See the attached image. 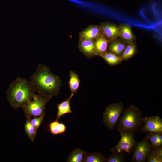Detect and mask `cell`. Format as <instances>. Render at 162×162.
Returning a JSON list of instances; mask_svg holds the SVG:
<instances>
[{
	"label": "cell",
	"mask_w": 162,
	"mask_h": 162,
	"mask_svg": "<svg viewBox=\"0 0 162 162\" xmlns=\"http://www.w3.org/2000/svg\"><path fill=\"white\" fill-rule=\"evenodd\" d=\"M49 128L50 132L53 135L63 134L67 130V127L65 124L59 122L56 120L50 123Z\"/></svg>",
	"instance_id": "obj_17"
},
{
	"label": "cell",
	"mask_w": 162,
	"mask_h": 162,
	"mask_svg": "<svg viewBox=\"0 0 162 162\" xmlns=\"http://www.w3.org/2000/svg\"><path fill=\"white\" fill-rule=\"evenodd\" d=\"M36 94L30 81L20 77H16L11 82L6 92L8 100L15 110L22 108Z\"/></svg>",
	"instance_id": "obj_2"
},
{
	"label": "cell",
	"mask_w": 162,
	"mask_h": 162,
	"mask_svg": "<svg viewBox=\"0 0 162 162\" xmlns=\"http://www.w3.org/2000/svg\"><path fill=\"white\" fill-rule=\"evenodd\" d=\"M146 133V137L150 141L152 148H161L158 145L157 133L147 132Z\"/></svg>",
	"instance_id": "obj_25"
},
{
	"label": "cell",
	"mask_w": 162,
	"mask_h": 162,
	"mask_svg": "<svg viewBox=\"0 0 162 162\" xmlns=\"http://www.w3.org/2000/svg\"><path fill=\"white\" fill-rule=\"evenodd\" d=\"M45 115L33 117L32 119H28L30 122L38 131L43 121Z\"/></svg>",
	"instance_id": "obj_26"
},
{
	"label": "cell",
	"mask_w": 162,
	"mask_h": 162,
	"mask_svg": "<svg viewBox=\"0 0 162 162\" xmlns=\"http://www.w3.org/2000/svg\"><path fill=\"white\" fill-rule=\"evenodd\" d=\"M87 153L82 150L76 148L69 155L67 162H83Z\"/></svg>",
	"instance_id": "obj_18"
},
{
	"label": "cell",
	"mask_w": 162,
	"mask_h": 162,
	"mask_svg": "<svg viewBox=\"0 0 162 162\" xmlns=\"http://www.w3.org/2000/svg\"><path fill=\"white\" fill-rule=\"evenodd\" d=\"M119 36L126 43L130 44L134 43L135 37L130 27L128 25H123L119 27Z\"/></svg>",
	"instance_id": "obj_13"
},
{
	"label": "cell",
	"mask_w": 162,
	"mask_h": 162,
	"mask_svg": "<svg viewBox=\"0 0 162 162\" xmlns=\"http://www.w3.org/2000/svg\"><path fill=\"white\" fill-rule=\"evenodd\" d=\"M51 98L40 94H37L31 101L22 108L27 119L45 115L46 105Z\"/></svg>",
	"instance_id": "obj_4"
},
{
	"label": "cell",
	"mask_w": 162,
	"mask_h": 162,
	"mask_svg": "<svg viewBox=\"0 0 162 162\" xmlns=\"http://www.w3.org/2000/svg\"><path fill=\"white\" fill-rule=\"evenodd\" d=\"M117 130L121 135V139L116 146L110 148V151L126 152L130 154L136 142L134 137L135 134L122 130Z\"/></svg>",
	"instance_id": "obj_7"
},
{
	"label": "cell",
	"mask_w": 162,
	"mask_h": 162,
	"mask_svg": "<svg viewBox=\"0 0 162 162\" xmlns=\"http://www.w3.org/2000/svg\"><path fill=\"white\" fill-rule=\"evenodd\" d=\"M152 149L150 141L146 136L140 142H136L134 146L132 157L130 162H146Z\"/></svg>",
	"instance_id": "obj_6"
},
{
	"label": "cell",
	"mask_w": 162,
	"mask_h": 162,
	"mask_svg": "<svg viewBox=\"0 0 162 162\" xmlns=\"http://www.w3.org/2000/svg\"><path fill=\"white\" fill-rule=\"evenodd\" d=\"M74 95L71 94L70 97L67 100L59 104L57 106L58 112L56 117V120H58L65 114L73 113L71 110L70 101Z\"/></svg>",
	"instance_id": "obj_11"
},
{
	"label": "cell",
	"mask_w": 162,
	"mask_h": 162,
	"mask_svg": "<svg viewBox=\"0 0 162 162\" xmlns=\"http://www.w3.org/2000/svg\"><path fill=\"white\" fill-rule=\"evenodd\" d=\"M124 107L122 102L112 103L106 106L103 114V121L109 130H111L114 128L124 109Z\"/></svg>",
	"instance_id": "obj_5"
},
{
	"label": "cell",
	"mask_w": 162,
	"mask_h": 162,
	"mask_svg": "<svg viewBox=\"0 0 162 162\" xmlns=\"http://www.w3.org/2000/svg\"><path fill=\"white\" fill-rule=\"evenodd\" d=\"M162 134L157 133V136L159 146L162 147Z\"/></svg>",
	"instance_id": "obj_27"
},
{
	"label": "cell",
	"mask_w": 162,
	"mask_h": 162,
	"mask_svg": "<svg viewBox=\"0 0 162 162\" xmlns=\"http://www.w3.org/2000/svg\"><path fill=\"white\" fill-rule=\"evenodd\" d=\"M108 41L102 35L96 38L95 42L96 55L100 56L106 53L108 46Z\"/></svg>",
	"instance_id": "obj_14"
},
{
	"label": "cell",
	"mask_w": 162,
	"mask_h": 162,
	"mask_svg": "<svg viewBox=\"0 0 162 162\" xmlns=\"http://www.w3.org/2000/svg\"><path fill=\"white\" fill-rule=\"evenodd\" d=\"M25 130L26 133L32 142H34L35 139L37 130L34 127L27 119L24 125Z\"/></svg>",
	"instance_id": "obj_23"
},
{
	"label": "cell",
	"mask_w": 162,
	"mask_h": 162,
	"mask_svg": "<svg viewBox=\"0 0 162 162\" xmlns=\"http://www.w3.org/2000/svg\"><path fill=\"white\" fill-rule=\"evenodd\" d=\"M79 48L81 52L89 58L96 55L95 42L93 40L80 39Z\"/></svg>",
	"instance_id": "obj_10"
},
{
	"label": "cell",
	"mask_w": 162,
	"mask_h": 162,
	"mask_svg": "<svg viewBox=\"0 0 162 162\" xmlns=\"http://www.w3.org/2000/svg\"><path fill=\"white\" fill-rule=\"evenodd\" d=\"M30 81L38 94L52 98L56 96L62 83L60 77L52 73L46 65L38 64Z\"/></svg>",
	"instance_id": "obj_1"
},
{
	"label": "cell",
	"mask_w": 162,
	"mask_h": 162,
	"mask_svg": "<svg viewBox=\"0 0 162 162\" xmlns=\"http://www.w3.org/2000/svg\"><path fill=\"white\" fill-rule=\"evenodd\" d=\"M119 119L117 128L120 130L135 134L143 124L142 113L139 108L132 105L124 109Z\"/></svg>",
	"instance_id": "obj_3"
},
{
	"label": "cell",
	"mask_w": 162,
	"mask_h": 162,
	"mask_svg": "<svg viewBox=\"0 0 162 162\" xmlns=\"http://www.w3.org/2000/svg\"><path fill=\"white\" fill-rule=\"evenodd\" d=\"M136 52V47L134 43L129 44L126 46L121 56L122 60H127L132 58Z\"/></svg>",
	"instance_id": "obj_21"
},
{
	"label": "cell",
	"mask_w": 162,
	"mask_h": 162,
	"mask_svg": "<svg viewBox=\"0 0 162 162\" xmlns=\"http://www.w3.org/2000/svg\"><path fill=\"white\" fill-rule=\"evenodd\" d=\"M107 158V162H123L125 161V154L124 152H114Z\"/></svg>",
	"instance_id": "obj_24"
},
{
	"label": "cell",
	"mask_w": 162,
	"mask_h": 162,
	"mask_svg": "<svg viewBox=\"0 0 162 162\" xmlns=\"http://www.w3.org/2000/svg\"><path fill=\"white\" fill-rule=\"evenodd\" d=\"M116 40L111 41L109 50L111 52L121 57L126 46V43L122 40Z\"/></svg>",
	"instance_id": "obj_15"
},
{
	"label": "cell",
	"mask_w": 162,
	"mask_h": 162,
	"mask_svg": "<svg viewBox=\"0 0 162 162\" xmlns=\"http://www.w3.org/2000/svg\"><path fill=\"white\" fill-rule=\"evenodd\" d=\"M101 32L108 41H112L119 36L120 27L110 23L104 24L100 27Z\"/></svg>",
	"instance_id": "obj_9"
},
{
	"label": "cell",
	"mask_w": 162,
	"mask_h": 162,
	"mask_svg": "<svg viewBox=\"0 0 162 162\" xmlns=\"http://www.w3.org/2000/svg\"><path fill=\"white\" fill-rule=\"evenodd\" d=\"M147 162H162V148H152L148 158Z\"/></svg>",
	"instance_id": "obj_22"
},
{
	"label": "cell",
	"mask_w": 162,
	"mask_h": 162,
	"mask_svg": "<svg viewBox=\"0 0 162 162\" xmlns=\"http://www.w3.org/2000/svg\"><path fill=\"white\" fill-rule=\"evenodd\" d=\"M107 158L101 153L96 152L92 153H87L84 162H106Z\"/></svg>",
	"instance_id": "obj_19"
},
{
	"label": "cell",
	"mask_w": 162,
	"mask_h": 162,
	"mask_svg": "<svg viewBox=\"0 0 162 162\" xmlns=\"http://www.w3.org/2000/svg\"><path fill=\"white\" fill-rule=\"evenodd\" d=\"M100 28L97 26H92L83 31L80 34L81 39L93 40L100 35Z\"/></svg>",
	"instance_id": "obj_12"
},
{
	"label": "cell",
	"mask_w": 162,
	"mask_h": 162,
	"mask_svg": "<svg viewBox=\"0 0 162 162\" xmlns=\"http://www.w3.org/2000/svg\"><path fill=\"white\" fill-rule=\"evenodd\" d=\"M109 64L115 65L120 63L122 61L121 57L118 56L114 53L106 52L100 56Z\"/></svg>",
	"instance_id": "obj_20"
},
{
	"label": "cell",
	"mask_w": 162,
	"mask_h": 162,
	"mask_svg": "<svg viewBox=\"0 0 162 162\" xmlns=\"http://www.w3.org/2000/svg\"><path fill=\"white\" fill-rule=\"evenodd\" d=\"M143 123L142 128L139 130L146 133L152 132L162 134V119L157 115L142 117Z\"/></svg>",
	"instance_id": "obj_8"
},
{
	"label": "cell",
	"mask_w": 162,
	"mask_h": 162,
	"mask_svg": "<svg viewBox=\"0 0 162 162\" xmlns=\"http://www.w3.org/2000/svg\"><path fill=\"white\" fill-rule=\"evenodd\" d=\"M70 79L68 82L69 88L71 94L74 95L79 87L80 80L78 75L74 71H70L69 73Z\"/></svg>",
	"instance_id": "obj_16"
}]
</instances>
